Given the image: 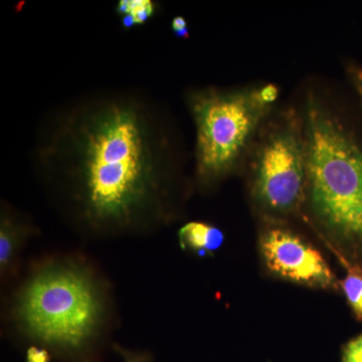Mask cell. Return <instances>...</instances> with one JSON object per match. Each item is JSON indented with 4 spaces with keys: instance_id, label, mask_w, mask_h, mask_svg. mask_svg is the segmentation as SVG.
I'll return each instance as SVG.
<instances>
[{
    "instance_id": "obj_1",
    "label": "cell",
    "mask_w": 362,
    "mask_h": 362,
    "mask_svg": "<svg viewBox=\"0 0 362 362\" xmlns=\"http://www.w3.org/2000/svg\"><path fill=\"white\" fill-rule=\"evenodd\" d=\"M180 153L168 108L149 93L116 88L47 112L32 159L83 223L121 230L168 218Z\"/></svg>"
},
{
    "instance_id": "obj_2",
    "label": "cell",
    "mask_w": 362,
    "mask_h": 362,
    "mask_svg": "<svg viewBox=\"0 0 362 362\" xmlns=\"http://www.w3.org/2000/svg\"><path fill=\"white\" fill-rule=\"evenodd\" d=\"M307 144L305 204L339 252L362 264V135L314 95L304 114Z\"/></svg>"
},
{
    "instance_id": "obj_3",
    "label": "cell",
    "mask_w": 362,
    "mask_h": 362,
    "mask_svg": "<svg viewBox=\"0 0 362 362\" xmlns=\"http://www.w3.org/2000/svg\"><path fill=\"white\" fill-rule=\"evenodd\" d=\"M274 84L204 88L187 94L195 128V176L204 187L232 175L251 149L279 97Z\"/></svg>"
},
{
    "instance_id": "obj_4",
    "label": "cell",
    "mask_w": 362,
    "mask_h": 362,
    "mask_svg": "<svg viewBox=\"0 0 362 362\" xmlns=\"http://www.w3.org/2000/svg\"><path fill=\"white\" fill-rule=\"evenodd\" d=\"M103 313V301L92 279L68 265L37 272L16 305V316L28 335L66 349L84 346L99 329Z\"/></svg>"
},
{
    "instance_id": "obj_5",
    "label": "cell",
    "mask_w": 362,
    "mask_h": 362,
    "mask_svg": "<svg viewBox=\"0 0 362 362\" xmlns=\"http://www.w3.org/2000/svg\"><path fill=\"white\" fill-rule=\"evenodd\" d=\"M250 153V189L272 218L291 216L305 204L307 144L304 119L288 111L267 120Z\"/></svg>"
},
{
    "instance_id": "obj_6",
    "label": "cell",
    "mask_w": 362,
    "mask_h": 362,
    "mask_svg": "<svg viewBox=\"0 0 362 362\" xmlns=\"http://www.w3.org/2000/svg\"><path fill=\"white\" fill-rule=\"evenodd\" d=\"M259 247L264 265L275 277L326 291L341 288L320 251L291 228L277 223L266 226Z\"/></svg>"
},
{
    "instance_id": "obj_7",
    "label": "cell",
    "mask_w": 362,
    "mask_h": 362,
    "mask_svg": "<svg viewBox=\"0 0 362 362\" xmlns=\"http://www.w3.org/2000/svg\"><path fill=\"white\" fill-rule=\"evenodd\" d=\"M181 247L197 255H213L223 246L225 235L220 228L204 221H190L178 232Z\"/></svg>"
},
{
    "instance_id": "obj_8",
    "label": "cell",
    "mask_w": 362,
    "mask_h": 362,
    "mask_svg": "<svg viewBox=\"0 0 362 362\" xmlns=\"http://www.w3.org/2000/svg\"><path fill=\"white\" fill-rule=\"evenodd\" d=\"M334 252L345 269L340 287L352 314L357 321L362 322V264L352 261L339 252Z\"/></svg>"
},
{
    "instance_id": "obj_9",
    "label": "cell",
    "mask_w": 362,
    "mask_h": 362,
    "mask_svg": "<svg viewBox=\"0 0 362 362\" xmlns=\"http://www.w3.org/2000/svg\"><path fill=\"white\" fill-rule=\"evenodd\" d=\"M25 233V228L11 214L2 209L0 220V270L2 274L6 273L11 265Z\"/></svg>"
},
{
    "instance_id": "obj_10",
    "label": "cell",
    "mask_w": 362,
    "mask_h": 362,
    "mask_svg": "<svg viewBox=\"0 0 362 362\" xmlns=\"http://www.w3.org/2000/svg\"><path fill=\"white\" fill-rule=\"evenodd\" d=\"M157 4L152 0H120L117 4V13L121 16L130 14L136 25H143L156 13Z\"/></svg>"
},
{
    "instance_id": "obj_11",
    "label": "cell",
    "mask_w": 362,
    "mask_h": 362,
    "mask_svg": "<svg viewBox=\"0 0 362 362\" xmlns=\"http://www.w3.org/2000/svg\"><path fill=\"white\" fill-rule=\"evenodd\" d=\"M341 362H362V332L343 346Z\"/></svg>"
},
{
    "instance_id": "obj_12",
    "label": "cell",
    "mask_w": 362,
    "mask_h": 362,
    "mask_svg": "<svg viewBox=\"0 0 362 362\" xmlns=\"http://www.w3.org/2000/svg\"><path fill=\"white\" fill-rule=\"evenodd\" d=\"M345 71L352 89L362 104V64L350 61L345 66Z\"/></svg>"
},
{
    "instance_id": "obj_13",
    "label": "cell",
    "mask_w": 362,
    "mask_h": 362,
    "mask_svg": "<svg viewBox=\"0 0 362 362\" xmlns=\"http://www.w3.org/2000/svg\"><path fill=\"white\" fill-rule=\"evenodd\" d=\"M171 30L176 37L180 39H188L189 37V28H188V23L183 16H175L171 21Z\"/></svg>"
},
{
    "instance_id": "obj_14",
    "label": "cell",
    "mask_w": 362,
    "mask_h": 362,
    "mask_svg": "<svg viewBox=\"0 0 362 362\" xmlns=\"http://www.w3.org/2000/svg\"><path fill=\"white\" fill-rule=\"evenodd\" d=\"M49 356L44 349L30 347L28 350V362H49Z\"/></svg>"
},
{
    "instance_id": "obj_15",
    "label": "cell",
    "mask_w": 362,
    "mask_h": 362,
    "mask_svg": "<svg viewBox=\"0 0 362 362\" xmlns=\"http://www.w3.org/2000/svg\"><path fill=\"white\" fill-rule=\"evenodd\" d=\"M121 25H122L123 28H125V30H130V28L136 25L134 18L130 16V14L122 16V18H121Z\"/></svg>"
},
{
    "instance_id": "obj_16",
    "label": "cell",
    "mask_w": 362,
    "mask_h": 362,
    "mask_svg": "<svg viewBox=\"0 0 362 362\" xmlns=\"http://www.w3.org/2000/svg\"><path fill=\"white\" fill-rule=\"evenodd\" d=\"M126 362H143L141 358H136L133 356H126Z\"/></svg>"
}]
</instances>
